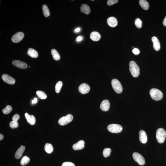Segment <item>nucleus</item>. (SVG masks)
<instances>
[{
    "label": "nucleus",
    "mask_w": 166,
    "mask_h": 166,
    "mask_svg": "<svg viewBox=\"0 0 166 166\" xmlns=\"http://www.w3.org/2000/svg\"><path fill=\"white\" fill-rule=\"evenodd\" d=\"M129 69L130 72L133 77H138L140 74V69L134 61H132L130 62Z\"/></svg>",
    "instance_id": "f257e3e1"
},
{
    "label": "nucleus",
    "mask_w": 166,
    "mask_h": 166,
    "mask_svg": "<svg viewBox=\"0 0 166 166\" xmlns=\"http://www.w3.org/2000/svg\"><path fill=\"white\" fill-rule=\"evenodd\" d=\"M151 97L155 101H159L163 98V94L162 92L158 89L153 88L149 92Z\"/></svg>",
    "instance_id": "f03ea898"
},
{
    "label": "nucleus",
    "mask_w": 166,
    "mask_h": 166,
    "mask_svg": "<svg viewBox=\"0 0 166 166\" xmlns=\"http://www.w3.org/2000/svg\"><path fill=\"white\" fill-rule=\"evenodd\" d=\"M166 136V132L164 129L160 128L157 131L156 137L157 141L160 143H162L165 141Z\"/></svg>",
    "instance_id": "7ed1b4c3"
},
{
    "label": "nucleus",
    "mask_w": 166,
    "mask_h": 166,
    "mask_svg": "<svg viewBox=\"0 0 166 166\" xmlns=\"http://www.w3.org/2000/svg\"><path fill=\"white\" fill-rule=\"evenodd\" d=\"M113 88L116 93L118 94L122 93L123 89L122 85L118 80L114 79L111 81Z\"/></svg>",
    "instance_id": "20e7f679"
},
{
    "label": "nucleus",
    "mask_w": 166,
    "mask_h": 166,
    "mask_svg": "<svg viewBox=\"0 0 166 166\" xmlns=\"http://www.w3.org/2000/svg\"><path fill=\"white\" fill-rule=\"evenodd\" d=\"M73 119V117L71 114H68L66 116H63L59 119L58 123L61 126H64L70 123Z\"/></svg>",
    "instance_id": "39448f33"
},
{
    "label": "nucleus",
    "mask_w": 166,
    "mask_h": 166,
    "mask_svg": "<svg viewBox=\"0 0 166 166\" xmlns=\"http://www.w3.org/2000/svg\"><path fill=\"white\" fill-rule=\"evenodd\" d=\"M107 128L109 132L113 133H119L122 131L123 129L121 125L114 124L108 125Z\"/></svg>",
    "instance_id": "423d86ee"
},
{
    "label": "nucleus",
    "mask_w": 166,
    "mask_h": 166,
    "mask_svg": "<svg viewBox=\"0 0 166 166\" xmlns=\"http://www.w3.org/2000/svg\"><path fill=\"white\" fill-rule=\"evenodd\" d=\"M133 157L135 161L137 162L140 165H144L145 161L144 157L139 153L135 152L133 154Z\"/></svg>",
    "instance_id": "0eeeda50"
},
{
    "label": "nucleus",
    "mask_w": 166,
    "mask_h": 166,
    "mask_svg": "<svg viewBox=\"0 0 166 166\" xmlns=\"http://www.w3.org/2000/svg\"><path fill=\"white\" fill-rule=\"evenodd\" d=\"M24 35V34L23 32H20L16 33L12 37V41L14 43H19L23 39Z\"/></svg>",
    "instance_id": "6e6552de"
},
{
    "label": "nucleus",
    "mask_w": 166,
    "mask_h": 166,
    "mask_svg": "<svg viewBox=\"0 0 166 166\" xmlns=\"http://www.w3.org/2000/svg\"><path fill=\"white\" fill-rule=\"evenodd\" d=\"M79 91L81 94H85L88 93L90 90V87L87 84L83 83L79 87Z\"/></svg>",
    "instance_id": "1a4fd4ad"
},
{
    "label": "nucleus",
    "mask_w": 166,
    "mask_h": 166,
    "mask_svg": "<svg viewBox=\"0 0 166 166\" xmlns=\"http://www.w3.org/2000/svg\"><path fill=\"white\" fill-rule=\"evenodd\" d=\"M2 78L3 81L7 83L13 85L15 83L16 81L15 79L7 74H4L2 75Z\"/></svg>",
    "instance_id": "9d476101"
},
{
    "label": "nucleus",
    "mask_w": 166,
    "mask_h": 166,
    "mask_svg": "<svg viewBox=\"0 0 166 166\" xmlns=\"http://www.w3.org/2000/svg\"><path fill=\"white\" fill-rule=\"evenodd\" d=\"M12 64L15 66L19 68L25 69L28 67V65L26 63L19 60H13L12 62Z\"/></svg>",
    "instance_id": "9b49d317"
},
{
    "label": "nucleus",
    "mask_w": 166,
    "mask_h": 166,
    "mask_svg": "<svg viewBox=\"0 0 166 166\" xmlns=\"http://www.w3.org/2000/svg\"><path fill=\"white\" fill-rule=\"evenodd\" d=\"M110 104L109 101L107 100H104L102 101L100 105V108L102 111H107L109 109Z\"/></svg>",
    "instance_id": "f8f14e48"
},
{
    "label": "nucleus",
    "mask_w": 166,
    "mask_h": 166,
    "mask_svg": "<svg viewBox=\"0 0 166 166\" xmlns=\"http://www.w3.org/2000/svg\"><path fill=\"white\" fill-rule=\"evenodd\" d=\"M139 140L141 143H146L147 141V137L146 133L143 130H141L139 133Z\"/></svg>",
    "instance_id": "ddd939ff"
},
{
    "label": "nucleus",
    "mask_w": 166,
    "mask_h": 166,
    "mask_svg": "<svg viewBox=\"0 0 166 166\" xmlns=\"http://www.w3.org/2000/svg\"><path fill=\"white\" fill-rule=\"evenodd\" d=\"M152 40L153 43V47L156 51L159 50L160 49V44L159 40L156 37L153 36L152 38Z\"/></svg>",
    "instance_id": "4468645a"
},
{
    "label": "nucleus",
    "mask_w": 166,
    "mask_h": 166,
    "mask_svg": "<svg viewBox=\"0 0 166 166\" xmlns=\"http://www.w3.org/2000/svg\"><path fill=\"white\" fill-rule=\"evenodd\" d=\"M85 142L83 140H80L73 146V148L75 150H78L83 149L85 147Z\"/></svg>",
    "instance_id": "2eb2a0df"
},
{
    "label": "nucleus",
    "mask_w": 166,
    "mask_h": 166,
    "mask_svg": "<svg viewBox=\"0 0 166 166\" xmlns=\"http://www.w3.org/2000/svg\"><path fill=\"white\" fill-rule=\"evenodd\" d=\"M107 23L110 27L114 28L116 26L117 24V21L116 18L114 17H111L108 18Z\"/></svg>",
    "instance_id": "dca6fc26"
},
{
    "label": "nucleus",
    "mask_w": 166,
    "mask_h": 166,
    "mask_svg": "<svg viewBox=\"0 0 166 166\" xmlns=\"http://www.w3.org/2000/svg\"><path fill=\"white\" fill-rule=\"evenodd\" d=\"M25 116L27 121L30 124L32 125L35 124L36 119L34 116L29 115L28 113H26L25 114Z\"/></svg>",
    "instance_id": "f3484780"
},
{
    "label": "nucleus",
    "mask_w": 166,
    "mask_h": 166,
    "mask_svg": "<svg viewBox=\"0 0 166 166\" xmlns=\"http://www.w3.org/2000/svg\"><path fill=\"white\" fill-rule=\"evenodd\" d=\"M25 149V147L23 146H21V147L18 149L15 154V157L16 159H19L22 157Z\"/></svg>",
    "instance_id": "a211bd4d"
},
{
    "label": "nucleus",
    "mask_w": 166,
    "mask_h": 166,
    "mask_svg": "<svg viewBox=\"0 0 166 166\" xmlns=\"http://www.w3.org/2000/svg\"><path fill=\"white\" fill-rule=\"evenodd\" d=\"M90 37L91 40L94 41H99L101 39V35L96 32H92L90 34Z\"/></svg>",
    "instance_id": "6ab92c4d"
},
{
    "label": "nucleus",
    "mask_w": 166,
    "mask_h": 166,
    "mask_svg": "<svg viewBox=\"0 0 166 166\" xmlns=\"http://www.w3.org/2000/svg\"><path fill=\"white\" fill-rule=\"evenodd\" d=\"M80 10L82 12L86 15H88L90 13V7L86 4L81 5Z\"/></svg>",
    "instance_id": "aec40b11"
},
{
    "label": "nucleus",
    "mask_w": 166,
    "mask_h": 166,
    "mask_svg": "<svg viewBox=\"0 0 166 166\" xmlns=\"http://www.w3.org/2000/svg\"><path fill=\"white\" fill-rule=\"evenodd\" d=\"M28 54L33 58H37L38 57V53L36 50L32 48H30L28 51Z\"/></svg>",
    "instance_id": "412c9836"
},
{
    "label": "nucleus",
    "mask_w": 166,
    "mask_h": 166,
    "mask_svg": "<svg viewBox=\"0 0 166 166\" xmlns=\"http://www.w3.org/2000/svg\"><path fill=\"white\" fill-rule=\"evenodd\" d=\"M139 3L141 7L145 10H147L149 8V4L145 0H140L139 1Z\"/></svg>",
    "instance_id": "4be33fe9"
},
{
    "label": "nucleus",
    "mask_w": 166,
    "mask_h": 166,
    "mask_svg": "<svg viewBox=\"0 0 166 166\" xmlns=\"http://www.w3.org/2000/svg\"><path fill=\"white\" fill-rule=\"evenodd\" d=\"M51 53L53 59L56 61H58L60 60V56L59 53L55 49H53L51 50Z\"/></svg>",
    "instance_id": "5701e85b"
},
{
    "label": "nucleus",
    "mask_w": 166,
    "mask_h": 166,
    "mask_svg": "<svg viewBox=\"0 0 166 166\" xmlns=\"http://www.w3.org/2000/svg\"><path fill=\"white\" fill-rule=\"evenodd\" d=\"M44 149L47 153H50L53 151L54 148L51 144L50 143H46Z\"/></svg>",
    "instance_id": "b1692460"
},
{
    "label": "nucleus",
    "mask_w": 166,
    "mask_h": 166,
    "mask_svg": "<svg viewBox=\"0 0 166 166\" xmlns=\"http://www.w3.org/2000/svg\"><path fill=\"white\" fill-rule=\"evenodd\" d=\"M30 161V159L29 157L27 156H24L21 160L20 164L21 165L24 166L27 165L29 163Z\"/></svg>",
    "instance_id": "393cba45"
},
{
    "label": "nucleus",
    "mask_w": 166,
    "mask_h": 166,
    "mask_svg": "<svg viewBox=\"0 0 166 166\" xmlns=\"http://www.w3.org/2000/svg\"><path fill=\"white\" fill-rule=\"evenodd\" d=\"M43 15L46 17H49L50 15V12L48 6L46 5H43L42 7Z\"/></svg>",
    "instance_id": "a878e982"
},
{
    "label": "nucleus",
    "mask_w": 166,
    "mask_h": 166,
    "mask_svg": "<svg viewBox=\"0 0 166 166\" xmlns=\"http://www.w3.org/2000/svg\"><path fill=\"white\" fill-rule=\"evenodd\" d=\"M36 94L38 97L42 100H45L47 98V96L46 94L43 91L39 90V91L36 92Z\"/></svg>",
    "instance_id": "bb28decb"
},
{
    "label": "nucleus",
    "mask_w": 166,
    "mask_h": 166,
    "mask_svg": "<svg viewBox=\"0 0 166 166\" xmlns=\"http://www.w3.org/2000/svg\"><path fill=\"white\" fill-rule=\"evenodd\" d=\"M63 83L62 81H59L57 83L55 86V90L56 92L57 93H59L61 90L62 86H63Z\"/></svg>",
    "instance_id": "cd10ccee"
},
{
    "label": "nucleus",
    "mask_w": 166,
    "mask_h": 166,
    "mask_svg": "<svg viewBox=\"0 0 166 166\" xmlns=\"http://www.w3.org/2000/svg\"><path fill=\"white\" fill-rule=\"evenodd\" d=\"M12 106L10 105H7L5 108L2 110V112L4 114L7 115L12 112Z\"/></svg>",
    "instance_id": "c85d7f7f"
},
{
    "label": "nucleus",
    "mask_w": 166,
    "mask_h": 166,
    "mask_svg": "<svg viewBox=\"0 0 166 166\" xmlns=\"http://www.w3.org/2000/svg\"><path fill=\"white\" fill-rule=\"evenodd\" d=\"M111 152V149L110 148H106L104 149L103 154L104 157L107 158L110 156Z\"/></svg>",
    "instance_id": "c756f323"
},
{
    "label": "nucleus",
    "mask_w": 166,
    "mask_h": 166,
    "mask_svg": "<svg viewBox=\"0 0 166 166\" xmlns=\"http://www.w3.org/2000/svg\"><path fill=\"white\" fill-rule=\"evenodd\" d=\"M18 121L15 120L11 121L10 123V127L12 129L17 128L19 126Z\"/></svg>",
    "instance_id": "7c9ffc66"
},
{
    "label": "nucleus",
    "mask_w": 166,
    "mask_h": 166,
    "mask_svg": "<svg viewBox=\"0 0 166 166\" xmlns=\"http://www.w3.org/2000/svg\"><path fill=\"white\" fill-rule=\"evenodd\" d=\"M142 21L139 18H137L135 21V24L136 27L138 28H140L142 27Z\"/></svg>",
    "instance_id": "2f4dec72"
},
{
    "label": "nucleus",
    "mask_w": 166,
    "mask_h": 166,
    "mask_svg": "<svg viewBox=\"0 0 166 166\" xmlns=\"http://www.w3.org/2000/svg\"><path fill=\"white\" fill-rule=\"evenodd\" d=\"M118 2V0H108L107 1V4L108 6H111L117 3Z\"/></svg>",
    "instance_id": "473e14b6"
},
{
    "label": "nucleus",
    "mask_w": 166,
    "mask_h": 166,
    "mask_svg": "<svg viewBox=\"0 0 166 166\" xmlns=\"http://www.w3.org/2000/svg\"><path fill=\"white\" fill-rule=\"evenodd\" d=\"M62 166H75V165L71 162H65L63 163Z\"/></svg>",
    "instance_id": "72a5a7b5"
},
{
    "label": "nucleus",
    "mask_w": 166,
    "mask_h": 166,
    "mask_svg": "<svg viewBox=\"0 0 166 166\" xmlns=\"http://www.w3.org/2000/svg\"><path fill=\"white\" fill-rule=\"evenodd\" d=\"M20 118V116L18 114H16L13 117H12V120H15L18 121V120Z\"/></svg>",
    "instance_id": "f704fd0d"
},
{
    "label": "nucleus",
    "mask_w": 166,
    "mask_h": 166,
    "mask_svg": "<svg viewBox=\"0 0 166 166\" xmlns=\"http://www.w3.org/2000/svg\"><path fill=\"white\" fill-rule=\"evenodd\" d=\"M133 52V54H136V55H137L139 54L140 51L137 48H135L132 50Z\"/></svg>",
    "instance_id": "c9c22d12"
},
{
    "label": "nucleus",
    "mask_w": 166,
    "mask_h": 166,
    "mask_svg": "<svg viewBox=\"0 0 166 166\" xmlns=\"http://www.w3.org/2000/svg\"><path fill=\"white\" fill-rule=\"evenodd\" d=\"M83 39L82 37L81 36H79L77 38L76 40L78 42L81 41Z\"/></svg>",
    "instance_id": "e433bc0d"
},
{
    "label": "nucleus",
    "mask_w": 166,
    "mask_h": 166,
    "mask_svg": "<svg viewBox=\"0 0 166 166\" xmlns=\"http://www.w3.org/2000/svg\"><path fill=\"white\" fill-rule=\"evenodd\" d=\"M37 101V98H35L33 101H32V103L33 104H36Z\"/></svg>",
    "instance_id": "4c0bfd02"
},
{
    "label": "nucleus",
    "mask_w": 166,
    "mask_h": 166,
    "mask_svg": "<svg viewBox=\"0 0 166 166\" xmlns=\"http://www.w3.org/2000/svg\"><path fill=\"white\" fill-rule=\"evenodd\" d=\"M163 24L166 27V17H165V18L163 21Z\"/></svg>",
    "instance_id": "58836bf2"
},
{
    "label": "nucleus",
    "mask_w": 166,
    "mask_h": 166,
    "mask_svg": "<svg viewBox=\"0 0 166 166\" xmlns=\"http://www.w3.org/2000/svg\"><path fill=\"white\" fill-rule=\"evenodd\" d=\"M3 138L4 136L3 135L0 133V140H2L3 139Z\"/></svg>",
    "instance_id": "ea45409f"
},
{
    "label": "nucleus",
    "mask_w": 166,
    "mask_h": 166,
    "mask_svg": "<svg viewBox=\"0 0 166 166\" xmlns=\"http://www.w3.org/2000/svg\"><path fill=\"white\" fill-rule=\"evenodd\" d=\"M80 28H77L76 29H75V32H76V33H78V32L80 31Z\"/></svg>",
    "instance_id": "a19ab883"
},
{
    "label": "nucleus",
    "mask_w": 166,
    "mask_h": 166,
    "mask_svg": "<svg viewBox=\"0 0 166 166\" xmlns=\"http://www.w3.org/2000/svg\"><path fill=\"white\" fill-rule=\"evenodd\" d=\"M91 1H94V0H91Z\"/></svg>",
    "instance_id": "79ce46f5"
}]
</instances>
